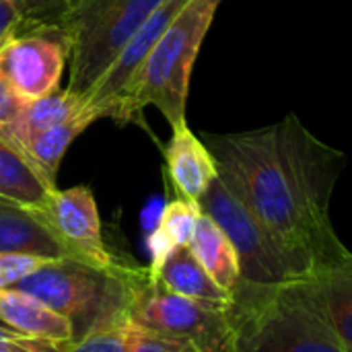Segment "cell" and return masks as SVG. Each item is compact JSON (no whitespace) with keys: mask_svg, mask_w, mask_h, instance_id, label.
<instances>
[{"mask_svg":"<svg viewBox=\"0 0 352 352\" xmlns=\"http://www.w3.org/2000/svg\"><path fill=\"white\" fill-rule=\"evenodd\" d=\"M54 190L31 161L0 134V198L37 212L47 204Z\"/></svg>","mask_w":352,"mask_h":352,"instance_id":"e0dca14e","label":"cell"},{"mask_svg":"<svg viewBox=\"0 0 352 352\" xmlns=\"http://www.w3.org/2000/svg\"><path fill=\"white\" fill-rule=\"evenodd\" d=\"M200 208L235 245L241 264L239 285L278 287L311 276V268L287 250L221 177L202 196Z\"/></svg>","mask_w":352,"mask_h":352,"instance_id":"8992f818","label":"cell"},{"mask_svg":"<svg viewBox=\"0 0 352 352\" xmlns=\"http://www.w3.org/2000/svg\"><path fill=\"white\" fill-rule=\"evenodd\" d=\"M126 352H196L190 344L167 338L159 332L146 330L134 322L128 324Z\"/></svg>","mask_w":352,"mask_h":352,"instance_id":"7402d4cb","label":"cell"},{"mask_svg":"<svg viewBox=\"0 0 352 352\" xmlns=\"http://www.w3.org/2000/svg\"><path fill=\"white\" fill-rule=\"evenodd\" d=\"M148 274L163 289L179 297L217 305V307L233 305V295L221 289L210 278V274L200 266V262L194 258L190 248H177L157 272H148Z\"/></svg>","mask_w":352,"mask_h":352,"instance_id":"5bb4252c","label":"cell"},{"mask_svg":"<svg viewBox=\"0 0 352 352\" xmlns=\"http://www.w3.org/2000/svg\"><path fill=\"white\" fill-rule=\"evenodd\" d=\"M188 0H165L151 19L134 33V37L120 50L113 62L105 68V72L95 80V85L87 91V109L95 116V120L109 118V111L128 82L138 74L148 54L157 45L159 37L177 16V12L186 6Z\"/></svg>","mask_w":352,"mask_h":352,"instance_id":"9c48e42d","label":"cell"},{"mask_svg":"<svg viewBox=\"0 0 352 352\" xmlns=\"http://www.w3.org/2000/svg\"><path fill=\"white\" fill-rule=\"evenodd\" d=\"M305 289L352 352V252L346 248L338 258L318 266L303 280Z\"/></svg>","mask_w":352,"mask_h":352,"instance_id":"8fae6325","label":"cell"},{"mask_svg":"<svg viewBox=\"0 0 352 352\" xmlns=\"http://www.w3.org/2000/svg\"><path fill=\"white\" fill-rule=\"evenodd\" d=\"M62 346L64 344L29 338L0 326V352H62Z\"/></svg>","mask_w":352,"mask_h":352,"instance_id":"cb8c5ba5","label":"cell"},{"mask_svg":"<svg viewBox=\"0 0 352 352\" xmlns=\"http://www.w3.org/2000/svg\"><path fill=\"white\" fill-rule=\"evenodd\" d=\"M0 324L16 334L54 344H68L74 340V326L68 318L16 289L0 291Z\"/></svg>","mask_w":352,"mask_h":352,"instance_id":"7c38bea8","label":"cell"},{"mask_svg":"<svg viewBox=\"0 0 352 352\" xmlns=\"http://www.w3.org/2000/svg\"><path fill=\"white\" fill-rule=\"evenodd\" d=\"M66 60L60 37L41 31L14 33L0 45V76L21 99L35 101L60 89Z\"/></svg>","mask_w":352,"mask_h":352,"instance_id":"ba28073f","label":"cell"},{"mask_svg":"<svg viewBox=\"0 0 352 352\" xmlns=\"http://www.w3.org/2000/svg\"><path fill=\"white\" fill-rule=\"evenodd\" d=\"M202 214V208L198 202H190V200H184V198H175L171 200L159 221H157V227L148 239V248H151V266H148V272H157L163 262L177 250V248H188L192 237H194V231H196V225H198V219Z\"/></svg>","mask_w":352,"mask_h":352,"instance_id":"d6986e66","label":"cell"},{"mask_svg":"<svg viewBox=\"0 0 352 352\" xmlns=\"http://www.w3.org/2000/svg\"><path fill=\"white\" fill-rule=\"evenodd\" d=\"M188 248L200 262V266L210 274V278L221 289L233 295L241 283L239 256L227 233L208 214H200L194 237Z\"/></svg>","mask_w":352,"mask_h":352,"instance_id":"9a60e30c","label":"cell"},{"mask_svg":"<svg viewBox=\"0 0 352 352\" xmlns=\"http://www.w3.org/2000/svg\"><path fill=\"white\" fill-rule=\"evenodd\" d=\"M45 227L62 245L66 258L97 270H111L113 260L101 233L99 208L87 186L54 190L47 204L37 210Z\"/></svg>","mask_w":352,"mask_h":352,"instance_id":"52a82bcc","label":"cell"},{"mask_svg":"<svg viewBox=\"0 0 352 352\" xmlns=\"http://www.w3.org/2000/svg\"><path fill=\"white\" fill-rule=\"evenodd\" d=\"M173 134L165 146V163L169 179L179 198L198 202L219 177V167L204 144L188 126V122L173 126Z\"/></svg>","mask_w":352,"mask_h":352,"instance_id":"30bf717a","label":"cell"},{"mask_svg":"<svg viewBox=\"0 0 352 352\" xmlns=\"http://www.w3.org/2000/svg\"><path fill=\"white\" fill-rule=\"evenodd\" d=\"M0 252L27 254L43 260L66 258L41 217L6 198H0Z\"/></svg>","mask_w":352,"mask_h":352,"instance_id":"4fadbf2b","label":"cell"},{"mask_svg":"<svg viewBox=\"0 0 352 352\" xmlns=\"http://www.w3.org/2000/svg\"><path fill=\"white\" fill-rule=\"evenodd\" d=\"M130 322L190 344L196 352H235L231 307H217L163 289L146 270L118 268Z\"/></svg>","mask_w":352,"mask_h":352,"instance_id":"5b68a950","label":"cell"},{"mask_svg":"<svg viewBox=\"0 0 352 352\" xmlns=\"http://www.w3.org/2000/svg\"><path fill=\"white\" fill-rule=\"evenodd\" d=\"M231 318L235 352H351L303 280L278 287L239 285Z\"/></svg>","mask_w":352,"mask_h":352,"instance_id":"7a4b0ae2","label":"cell"},{"mask_svg":"<svg viewBox=\"0 0 352 352\" xmlns=\"http://www.w3.org/2000/svg\"><path fill=\"white\" fill-rule=\"evenodd\" d=\"M219 4L221 0L186 2V6L159 37L138 74L113 103L109 118L130 122L138 118L146 105H153L165 116L171 128L186 122L194 62Z\"/></svg>","mask_w":352,"mask_h":352,"instance_id":"3957f363","label":"cell"},{"mask_svg":"<svg viewBox=\"0 0 352 352\" xmlns=\"http://www.w3.org/2000/svg\"><path fill=\"white\" fill-rule=\"evenodd\" d=\"M19 25H21V16L16 6L12 2L0 0V45L19 31Z\"/></svg>","mask_w":352,"mask_h":352,"instance_id":"484cf974","label":"cell"},{"mask_svg":"<svg viewBox=\"0 0 352 352\" xmlns=\"http://www.w3.org/2000/svg\"><path fill=\"white\" fill-rule=\"evenodd\" d=\"M82 0H14L21 16V27L31 31H56L60 23L80 4Z\"/></svg>","mask_w":352,"mask_h":352,"instance_id":"44dd1931","label":"cell"},{"mask_svg":"<svg viewBox=\"0 0 352 352\" xmlns=\"http://www.w3.org/2000/svg\"><path fill=\"white\" fill-rule=\"evenodd\" d=\"M204 144L229 190L311 272L346 250L330 219L346 155L295 113L248 132L206 134Z\"/></svg>","mask_w":352,"mask_h":352,"instance_id":"6da1fadb","label":"cell"},{"mask_svg":"<svg viewBox=\"0 0 352 352\" xmlns=\"http://www.w3.org/2000/svg\"><path fill=\"white\" fill-rule=\"evenodd\" d=\"M2 2H12L14 4V0H2Z\"/></svg>","mask_w":352,"mask_h":352,"instance_id":"4316f807","label":"cell"},{"mask_svg":"<svg viewBox=\"0 0 352 352\" xmlns=\"http://www.w3.org/2000/svg\"><path fill=\"white\" fill-rule=\"evenodd\" d=\"M165 0H82L56 29L66 45L68 85L87 95L120 50Z\"/></svg>","mask_w":352,"mask_h":352,"instance_id":"277c9868","label":"cell"},{"mask_svg":"<svg viewBox=\"0 0 352 352\" xmlns=\"http://www.w3.org/2000/svg\"><path fill=\"white\" fill-rule=\"evenodd\" d=\"M87 99L82 95L72 93L70 89H58L45 97L35 101H27L21 116L6 128H0V134L8 138L16 148L27 144L37 134L70 120L78 111H82Z\"/></svg>","mask_w":352,"mask_h":352,"instance_id":"2e32d148","label":"cell"},{"mask_svg":"<svg viewBox=\"0 0 352 352\" xmlns=\"http://www.w3.org/2000/svg\"><path fill=\"white\" fill-rule=\"evenodd\" d=\"M128 324V318L97 324L64 344L62 352H126Z\"/></svg>","mask_w":352,"mask_h":352,"instance_id":"ffe728a7","label":"cell"},{"mask_svg":"<svg viewBox=\"0 0 352 352\" xmlns=\"http://www.w3.org/2000/svg\"><path fill=\"white\" fill-rule=\"evenodd\" d=\"M97 122L95 116L85 107L82 111H78L76 116H72L70 120L37 134L35 138H31L27 144H23L19 151L31 161V165L43 175V179L56 188V175L62 163V157L66 155L68 146L93 124Z\"/></svg>","mask_w":352,"mask_h":352,"instance_id":"ac0fdd59","label":"cell"},{"mask_svg":"<svg viewBox=\"0 0 352 352\" xmlns=\"http://www.w3.org/2000/svg\"><path fill=\"white\" fill-rule=\"evenodd\" d=\"M25 99H21L12 89L10 85L0 76V128H6L10 126L23 111L25 107Z\"/></svg>","mask_w":352,"mask_h":352,"instance_id":"d4e9b609","label":"cell"},{"mask_svg":"<svg viewBox=\"0 0 352 352\" xmlns=\"http://www.w3.org/2000/svg\"><path fill=\"white\" fill-rule=\"evenodd\" d=\"M41 262H43V258L0 252V291L12 289L21 278H25L29 272H33Z\"/></svg>","mask_w":352,"mask_h":352,"instance_id":"603a6c76","label":"cell"}]
</instances>
